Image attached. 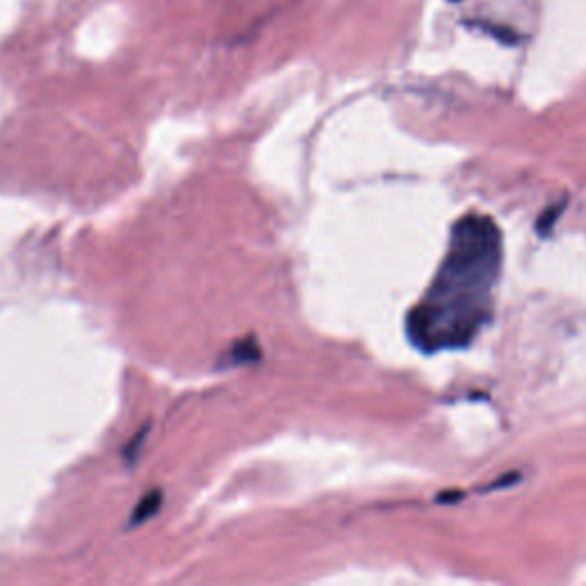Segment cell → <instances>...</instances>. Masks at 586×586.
<instances>
[{
  "mask_svg": "<svg viewBox=\"0 0 586 586\" xmlns=\"http://www.w3.org/2000/svg\"><path fill=\"white\" fill-rule=\"evenodd\" d=\"M502 232L488 215H465L426 296L406 321L411 342L426 353L465 348L491 321L502 269Z\"/></svg>",
  "mask_w": 586,
  "mask_h": 586,
  "instance_id": "cell-1",
  "label": "cell"
},
{
  "mask_svg": "<svg viewBox=\"0 0 586 586\" xmlns=\"http://www.w3.org/2000/svg\"><path fill=\"white\" fill-rule=\"evenodd\" d=\"M452 3H458V0H452Z\"/></svg>",
  "mask_w": 586,
  "mask_h": 586,
  "instance_id": "cell-2",
  "label": "cell"
}]
</instances>
